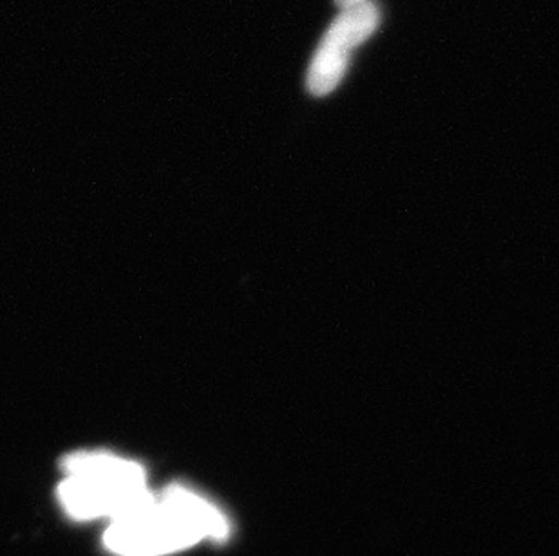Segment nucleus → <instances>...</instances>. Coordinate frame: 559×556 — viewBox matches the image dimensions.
Here are the masks:
<instances>
[{"label":"nucleus","mask_w":559,"mask_h":556,"mask_svg":"<svg viewBox=\"0 0 559 556\" xmlns=\"http://www.w3.org/2000/svg\"><path fill=\"white\" fill-rule=\"evenodd\" d=\"M365 2H370V0H337V4L343 8V10H348V8H354V5L365 4Z\"/></svg>","instance_id":"20e7f679"},{"label":"nucleus","mask_w":559,"mask_h":556,"mask_svg":"<svg viewBox=\"0 0 559 556\" xmlns=\"http://www.w3.org/2000/svg\"><path fill=\"white\" fill-rule=\"evenodd\" d=\"M379 22V5L373 2L343 10L311 58L307 74L311 95L326 96L337 89L355 49L373 35Z\"/></svg>","instance_id":"7ed1b4c3"},{"label":"nucleus","mask_w":559,"mask_h":556,"mask_svg":"<svg viewBox=\"0 0 559 556\" xmlns=\"http://www.w3.org/2000/svg\"><path fill=\"white\" fill-rule=\"evenodd\" d=\"M62 508L74 520H115L153 494L145 468L104 451H76L62 462Z\"/></svg>","instance_id":"f03ea898"},{"label":"nucleus","mask_w":559,"mask_h":556,"mask_svg":"<svg viewBox=\"0 0 559 556\" xmlns=\"http://www.w3.org/2000/svg\"><path fill=\"white\" fill-rule=\"evenodd\" d=\"M228 530L227 517L211 500L175 484L111 520L104 542L118 556H164L223 541Z\"/></svg>","instance_id":"f257e3e1"}]
</instances>
